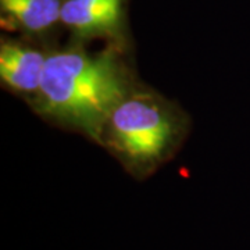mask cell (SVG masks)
<instances>
[{
	"instance_id": "277c9868",
	"label": "cell",
	"mask_w": 250,
	"mask_h": 250,
	"mask_svg": "<svg viewBox=\"0 0 250 250\" xmlns=\"http://www.w3.org/2000/svg\"><path fill=\"white\" fill-rule=\"evenodd\" d=\"M47 53L11 39L0 45V80L16 93L35 96L41 88Z\"/></svg>"
},
{
	"instance_id": "3957f363",
	"label": "cell",
	"mask_w": 250,
	"mask_h": 250,
	"mask_svg": "<svg viewBox=\"0 0 250 250\" xmlns=\"http://www.w3.org/2000/svg\"><path fill=\"white\" fill-rule=\"evenodd\" d=\"M125 24V0H64L62 25L81 41L120 39Z\"/></svg>"
},
{
	"instance_id": "7a4b0ae2",
	"label": "cell",
	"mask_w": 250,
	"mask_h": 250,
	"mask_svg": "<svg viewBox=\"0 0 250 250\" xmlns=\"http://www.w3.org/2000/svg\"><path fill=\"white\" fill-rule=\"evenodd\" d=\"M184 116L150 90L132 89L107 118L100 145L138 179L150 175L179 146Z\"/></svg>"
},
{
	"instance_id": "5b68a950",
	"label": "cell",
	"mask_w": 250,
	"mask_h": 250,
	"mask_svg": "<svg viewBox=\"0 0 250 250\" xmlns=\"http://www.w3.org/2000/svg\"><path fill=\"white\" fill-rule=\"evenodd\" d=\"M64 0H0L1 25L25 35L41 36L62 24Z\"/></svg>"
},
{
	"instance_id": "6da1fadb",
	"label": "cell",
	"mask_w": 250,
	"mask_h": 250,
	"mask_svg": "<svg viewBox=\"0 0 250 250\" xmlns=\"http://www.w3.org/2000/svg\"><path fill=\"white\" fill-rule=\"evenodd\" d=\"M132 89L128 70L114 49L99 53L64 49L47 53L32 103L42 117L100 143L107 118Z\"/></svg>"
}]
</instances>
